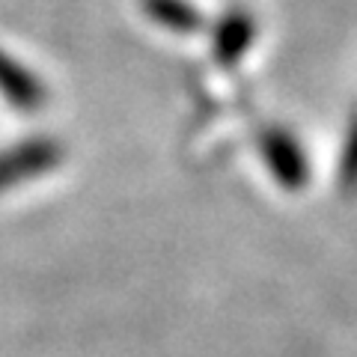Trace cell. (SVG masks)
I'll use <instances>...</instances> for the list:
<instances>
[{
  "label": "cell",
  "mask_w": 357,
  "mask_h": 357,
  "mask_svg": "<svg viewBox=\"0 0 357 357\" xmlns=\"http://www.w3.org/2000/svg\"><path fill=\"white\" fill-rule=\"evenodd\" d=\"M146 9L155 21H161L164 27H176V30H191L197 27L194 21V9H188L182 0H146Z\"/></svg>",
  "instance_id": "3957f363"
},
{
  "label": "cell",
  "mask_w": 357,
  "mask_h": 357,
  "mask_svg": "<svg viewBox=\"0 0 357 357\" xmlns=\"http://www.w3.org/2000/svg\"><path fill=\"white\" fill-rule=\"evenodd\" d=\"M0 93L18 110H36L45 105V86L30 69L0 51Z\"/></svg>",
  "instance_id": "7a4b0ae2"
},
{
  "label": "cell",
  "mask_w": 357,
  "mask_h": 357,
  "mask_svg": "<svg viewBox=\"0 0 357 357\" xmlns=\"http://www.w3.org/2000/svg\"><path fill=\"white\" fill-rule=\"evenodd\" d=\"M60 158H63L60 143L48 137H33L13 149H3L0 152V191L54 170Z\"/></svg>",
  "instance_id": "6da1fadb"
}]
</instances>
